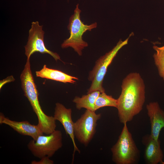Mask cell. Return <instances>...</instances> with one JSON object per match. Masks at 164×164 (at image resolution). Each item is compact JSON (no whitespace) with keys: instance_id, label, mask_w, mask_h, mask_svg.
Wrapping results in <instances>:
<instances>
[{"instance_id":"obj_19","label":"cell","mask_w":164,"mask_h":164,"mask_svg":"<svg viewBox=\"0 0 164 164\" xmlns=\"http://www.w3.org/2000/svg\"><path fill=\"white\" fill-rule=\"evenodd\" d=\"M161 164H164V161H163L160 163Z\"/></svg>"},{"instance_id":"obj_18","label":"cell","mask_w":164,"mask_h":164,"mask_svg":"<svg viewBox=\"0 0 164 164\" xmlns=\"http://www.w3.org/2000/svg\"><path fill=\"white\" fill-rule=\"evenodd\" d=\"M15 80V79L12 76H10L7 77V78L0 81V88L2 87V86L5 84L12 82L14 81Z\"/></svg>"},{"instance_id":"obj_2","label":"cell","mask_w":164,"mask_h":164,"mask_svg":"<svg viewBox=\"0 0 164 164\" xmlns=\"http://www.w3.org/2000/svg\"><path fill=\"white\" fill-rule=\"evenodd\" d=\"M20 78L24 95L37 117V125L43 133L51 134L56 130V120L53 116L46 114L41 108L38 99V91L31 69L30 59H27Z\"/></svg>"},{"instance_id":"obj_8","label":"cell","mask_w":164,"mask_h":164,"mask_svg":"<svg viewBox=\"0 0 164 164\" xmlns=\"http://www.w3.org/2000/svg\"><path fill=\"white\" fill-rule=\"evenodd\" d=\"M43 26L40 25L38 21L32 22L31 28L29 31L28 41L25 46V54L27 59H30L31 55L36 52L41 53H48L57 61L61 60L59 54L48 50L44 42V32Z\"/></svg>"},{"instance_id":"obj_9","label":"cell","mask_w":164,"mask_h":164,"mask_svg":"<svg viewBox=\"0 0 164 164\" xmlns=\"http://www.w3.org/2000/svg\"><path fill=\"white\" fill-rule=\"evenodd\" d=\"M72 111L71 108H67L60 103L56 104L53 117L56 120L60 122L63 125L66 134L70 136L72 141L74 150L73 161L76 151L79 153L80 151L76 145L74 133V122L72 118Z\"/></svg>"},{"instance_id":"obj_12","label":"cell","mask_w":164,"mask_h":164,"mask_svg":"<svg viewBox=\"0 0 164 164\" xmlns=\"http://www.w3.org/2000/svg\"><path fill=\"white\" fill-rule=\"evenodd\" d=\"M0 124L7 125L19 134L31 137L34 140L44 134L37 125H32L27 121H12L5 117L2 113L0 115Z\"/></svg>"},{"instance_id":"obj_16","label":"cell","mask_w":164,"mask_h":164,"mask_svg":"<svg viewBox=\"0 0 164 164\" xmlns=\"http://www.w3.org/2000/svg\"><path fill=\"white\" fill-rule=\"evenodd\" d=\"M153 48L156 51L153 56L155 64L159 76L164 80V45L161 47L154 45Z\"/></svg>"},{"instance_id":"obj_14","label":"cell","mask_w":164,"mask_h":164,"mask_svg":"<svg viewBox=\"0 0 164 164\" xmlns=\"http://www.w3.org/2000/svg\"><path fill=\"white\" fill-rule=\"evenodd\" d=\"M101 92L99 91H94L87 93L81 97L76 96L73 100L75 104L76 108L80 110L82 108L90 111H95L94 105L96 100Z\"/></svg>"},{"instance_id":"obj_17","label":"cell","mask_w":164,"mask_h":164,"mask_svg":"<svg viewBox=\"0 0 164 164\" xmlns=\"http://www.w3.org/2000/svg\"><path fill=\"white\" fill-rule=\"evenodd\" d=\"M50 157L46 156L40 159V160L37 161L33 160L31 162L32 164H53V161L50 159Z\"/></svg>"},{"instance_id":"obj_3","label":"cell","mask_w":164,"mask_h":164,"mask_svg":"<svg viewBox=\"0 0 164 164\" xmlns=\"http://www.w3.org/2000/svg\"><path fill=\"white\" fill-rule=\"evenodd\" d=\"M112 160L116 164H135L140 158V152L129 131L127 123L116 143L111 148Z\"/></svg>"},{"instance_id":"obj_15","label":"cell","mask_w":164,"mask_h":164,"mask_svg":"<svg viewBox=\"0 0 164 164\" xmlns=\"http://www.w3.org/2000/svg\"><path fill=\"white\" fill-rule=\"evenodd\" d=\"M117 99L111 96L108 95L105 92H101L97 98L95 102L94 110L95 111L99 108L105 107H112L117 108Z\"/></svg>"},{"instance_id":"obj_5","label":"cell","mask_w":164,"mask_h":164,"mask_svg":"<svg viewBox=\"0 0 164 164\" xmlns=\"http://www.w3.org/2000/svg\"><path fill=\"white\" fill-rule=\"evenodd\" d=\"M130 36L124 41L120 40L111 50L96 61L93 69L89 73L88 80L91 82V84L87 93L96 91L101 92H105L103 83L107 69L119 50L128 44Z\"/></svg>"},{"instance_id":"obj_1","label":"cell","mask_w":164,"mask_h":164,"mask_svg":"<svg viewBox=\"0 0 164 164\" xmlns=\"http://www.w3.org/2000/svg\"><path fill=\"white\" fill-rule=\"evenodd\" d=\"M145 88L144 80L138 73H130L123 80L116 108L121 123L132 121L142 111L145 99Z\"/></svg>"},{"instance_id":"obj_13","label":"cell","mask_w":164,"mask_h":164,"mask_svg":"<svg viewBox=\"0 0 164 164\" xmlns=\"http://www.w3.org/2000/svg\"><path fill=\"white\" fill-rule=\"evenodd\" d=\"M36 76L42 78L53 80L64 83H75L78 78L69 75L63 72L56 69L49 68L44 65L39 71L36 72Z\"/></svg>"},{"instance_id":"obj_7","label":"cell","mask_w":164,"mask_h":164,"mask_svg":"<svg viewBox=\"0 0 164 164\" xmlns=\"http://www.w3.org/2000/svg\"><path fill=\"white\" fill-rule=\"evenodd\" d=\"M100 113L86 109L74 124L75 137L85 146L88 145L96 132L97 122L101 118Z\"/></svg>"},{"instance_id":"obj_10","label":"cell","mask_w":164,"mask_h":164,"mask_svg":"<svg viewBox=\"0 0 164 164\" xmlns=\"http://www.w3.org/2000/svg\"><path fill=\"white\" fill-rule=\"evenodd\" d=\"M146 108L151 124L150 135L154 139L158 140L161 129L164 128V111L157 101L149 103Z\"/></svg>"},{"instance_id":"obj_4","label":"cell","mask_w":164,"mask_h":164,"mask_svg":"<svg viewBox=\"0 0 164 164\" xmlns=\"http://www.w3.org/2000/svg\"><path fill=\"white\" fill-rule=\"evenodd\" d=\"M81 10L77 4L73 14L70 17L67 28L70 33V37L64 40L61 44L62 48L70 47L80 56L82 55V50L88 46L87 42L82 38L83 34L87 31H91L97 26L96 22L89 25L85 24L81 20L80 14Z\"/></svg>"},{"instance_id":"obj_6","label":"cell","mask_w":164,"mask_h":164,"mask_svg":"<svg viewBox=\"0 0 164 164\" xmlns=\"http://www.w3.org/2000/svg\"><path fill=\"white\" fill-rule=\"evenodd\" d=\"M62 145V132L56 130L50 135H39L36 140H30L27 147L34 156L40 159L52 157Z\"/></svg>"},{"instance_id":"obj_11","label":"cell","mask_w":164,"mask_h":164,"mask_svg":"<svg viewBox=\"0 0 164 164\" xmlns=\"http://www.w3.org/2000/svg\"><path fill=\"white\" fill-rule=\"evenodd\" d=\"M142 143L145 146L144 158L148 164H157L162 161L163 154L160 140H155L149 134L143 136Z\"/></svg>"}]
</instances>
